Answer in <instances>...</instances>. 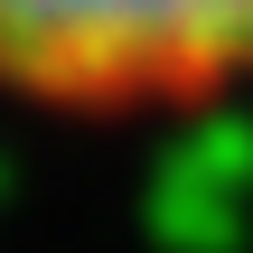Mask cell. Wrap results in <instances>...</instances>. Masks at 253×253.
<instances>
[{
  "label": "cell",
  "mask_w": 253,
  "mask_h": 253,
  "mask_svg": "<svg viewBox=\"0 0 253 253\" xmlns=\"http://www.w3.org/2000/svg\"><path fill=\"white\" fill-rule=\"evenodd\" d=\"M253 75V0H0V94L38 113L207 103Z\"/></svg>",
  "instance_id": "obj_1"
}]
</instances>
